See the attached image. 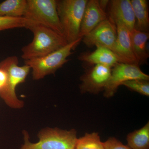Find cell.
<instances>
[{"mask_svg":"<svg viewBox=\"0 0 149 149\" xmlns=\"http://www.w3.org/2000/svg\"><path fill=\"white\" fill-rule=\"evenodd\" d=\"M25 28L32 32L33 38L32 42L22 49L21 56L24 61L44 56L68 44L63 36L41 24L28 21Z\"/></svg>","mask_w":149,"mask_h":149,"instance_id":"6da1fadb","label":"cell"},{"mask_svg":"<svg viewBox=\"0 0 149 149\" xmlns=\"http://www.w3.org/2000/svg\"><path fill=\"white\" fill-rule=\"evenodd\" d=\"M18 58L16 56H11L0 62V68L5 70L7 74L5 85L0 90V97L6 104L14 109H20L24 106V102L17 96V86L24 83L30 71V67L24 64L18 65Z\"/></svg>","mask_w":149,"mask_h":149,"instance_id":"7a4b0ae2","label":"cell"},{"mask_svg":"<svg viewBox=\"0 0 149 149\" xmlns=\"http://www.w3.org/2000/svg\"><path fill=\"white\" fill-rule=\"evenodd\" d=\"M24 144L19 149H75L77 138L75 129L69 130L58 128L42 129L38 134L39 141L32 143L29 141L27 131H23Z\"/></svg>","mask_w":149,"mask_h":149,"instance_id":"3957f363","label":"cell"},{"mask_svg":"<svg viewBox=\"0 0 149 149\" xmlns=\"http://www.w3.org/2000/svg\"><path fill=\"white\" fill-rule=\"evenodd\" d=\"M88 0L56 1L57 10L68 43L79 39L80 25Z\"/></svg>","mask_w":149,"mask_h":149,"instance_id":"277c9868","label":"cell"},{"mask_svg":"<svg viewBox=\"0 0 149 149\" xmlns=\"http://www.w3.org/2000/svg\"><path fill=\"white\" fill-rule=\"evenodd\" d=\"M82 40V38H79L44 56L24 61V64L29 65L32 70L33 80H41L47 75L55 74L58 70L67 62L68 58L72 54V51Z\"/></svg>","mask_w":149,"mask_h":149,"instance_id":"5b68a950","label":"cell"},{"mask_svg":"<svg viewBox=\"0 0 149 149\" xmlns=\"http://www.w3.org/2000/svg\"><path fill=\"white\" fill-rule=\"evenodd\" d=\"M23 17L30 23L45 26L64 37L57 10L56 0H27Z\"/></svg>","mask_w":149,"mask_h":149,"instance_id":"8992f818","label":"cell"},{"mask_svg":"<svg viewBox=\"0 0 149 149\" xmlns=\"http://www.w3.org/2000/svg\"><path fill=\"white\" fill-rule=\"evenodd\" d=\"M135 79L149 80V76L143 72L139 65L118 63L111 68L109 80L104 89V96L107 98L111 97L120 85L128 80Z\"/></svg>","mask_w":149,"mask_h":149,"instance_id":"52a82bcc","label":"cell"},{"mask_svg":"<svg viewBox=\"0 0 149 149\" xmlns=\"http://www.w3.org/2000/svg\"><path fill=\"white\" fill-rule=\"evenodd\" d=\"M117 36L116 25L108 18L98 24L82 40L89 47L101 46L113 51Z\"/></svg>","mask_w":149,"mask_h":149,"instance_id":"ba28073f","label":"cell"},{"mask_svg":"<svg viewBox=\"0 0 149 149\" xmlns=\"http://www.w3.org/2000/svg\"><path fill=\"white\" fill-rule=\"evenodd\" d=\"M111 68L102 65H93L80 77V85L82 93L98 94L104 91L110 77Z\"/></svg>","mask_w":149,"mask_h":149,"instance_id":"9c48e42d","label":"cell"},{"mask_svg":"<svg viewBox=\"0 0 149 149\" xmlns=\"http://www.w3.org/2000/svg\"><path fill=\"white\" fill-rule=\"evenodd\" d=\"M108 5V18L115 24L120 22L130 31L135 28L136 19L130 0H111Z\"/></svg>","mask_w":149,"mask_h":149,"instance_id":"30bf717a","label":"cell"},{"mask_svg":"<svg viewBox=\"0 0 149 149\" xmlns=\"http://www.w3.org/2000/svg\"><path fill=\"white\" fill-rule=\"evenodd\" d=\"M115 24L117 36L113 52L120 63L139 66L132 49L130 31L120 22H116Z\"/></svg>","mask_w":149,"mask_h":149,"instance_id":"8fae6325","label":"cell"},{"mask_svg":"<svg viewBox=\"0 0 149 149\" xmlns=\"http://www.w3.org/2000/svg\"><path fill=\"white\" fill-rule=\"evenodd\" d=\"M108 19L107 14L101 7L99 1H88L83 13L78 37L83 39L98 24Z\"/></svg>","mask_w":149,"mask_h":149,"instance_id":"7c38bea8","label":"cell"},{"mask_svg":"<svg viewBox=\"0 0 149 149\" xmlns=\"http://www.w3.org/2000/svg\"><path fill=\"white\" fill-rule=\"evenodd\" d=\"M78 59L90 65H102L111 68L120 63L119 59L112 51L101 46L96 47V49L93 52L80 54Z\"/></svg>","mask_w":149,"mask_h":149,"instance_id":"4fadbf2b","label":"cell"},{"mask_svg":"<svg viewBox=\"0 0 149 149\" xmlns=\"http://www.w3.org/2000/svg\"><path fill=\"white\" fill-rule=\"evenodd\" d=\"M130 35L133 54L139 65L146 63L149 57L146 49L149 32H141L134 28L130 31Z\"/></svg>","mask_w":149,"mask_h":149,"instance_id":"5bb4252c","label":"cell"},{"mask_svg":"<svg viewBox=\"0 0 149 149\" xmlns=\"http://www.w3.org/2000/svg\"><path fill=\"white\" fill-rule=\"evenodd\" d=\"M135 15V29L141 32H148L149 17L148 1L146 0L130 1Z\"/></svg>","mask_w":149,"mask_h":149,"instance_id":"9a60e30c","label":"cell"},{"mask_svg":"<svg viewBox=\"0 0 149 149\" xmlns=\"http://www.w3.org/2000/svg\"><path fill=\"white\" fill-rule=\"evenodd\" d=\"M127 143L131 149H149V122L139 130L127 135Z\"/></svg>","mask_w":149,"mask_h":149,"instance_id":"2e32d148","label":"cell"},{"mask_svg":"<svg viewBox=\"0 0 149 149\" xmlns=\"http://www.w3.org/2000/svg\"><path fill=\"white\" fill-rule=\"evenodd\" d=\"M27 0H6L0 3V17H23Z\"/></svg>","mask_w":149,"mask_h":149,"instance_id":"e0dca14e","label":"cell"},{"mask_svg":"<svg viewBox=\"0 0 149 149\" xmlns=\"http://www.w3.org/2000/svg\"><path fill=\"white\" fill-rule=\"evenodd\" d=\"M75 149H104L98 133H87L77 139Z\"/></svg>","mask_w":149,"mask_h":149,"instance_id":"ac0fdd59","label":"cell"},{"mask_svg":"<svg viewBox=\"0 0 149 149\" xmlns=\"http://www.w3.org/2000/svg\"><path fill=\"white\" fill-rule=\"evenodd\" d=\"M28 19L24 17H0V32L6 29L26 28Z\"/></svg>","mask_w":149,"mask_h":149,"instance_id":"d6986e66","label":"cell"},{"mask_svg":"<svg viewBox=\"0 0 149 149\" xmlns=\"http://www.w3.org/2000/svg\"><path fill=\"white\" fill-rule=\"evenodd\" d=\"M149 80L135 79L128 80L122 84L131 91L148 97L149 96Z\"/></svg>","mask_w":149,"mask_h":149,"instance_id":"ffe728a7","label":"cell"},{"mask_svg":"<svg viewBox=\"0 0 149 149\" xmlns=\"http://www.w3.org/2000/svg\"><path fill=\"white\" fill-rule=\"evenodd\" d=\"M104 149H131L114 137H111L104 142Z\"/></svg>","mask_w":149,"mask_h":149,"instance_id":"44dd1931","label":"cell"},{"mask_svg":"<svg viewBox=\"0 0 149 149\" xmlns=\"http://www.w3.org/2000/svg\"><path fill=\"white\" fill-rule=\"evenodd\" d=\"M6 78L7 74L5 70L0 68V90L5 85Z\"/></svg>","mask_w":149,"mask_h":149,"instance_id":"7402d4cb","label":"cell"},{"mask_svg":"<svg viewBox=\"0 0 149 149\" xmlns=\"http://www.w3.org/2000/svg\"><path fill=\"white\" fill-rule=\"evenodd\" d=\"M99 1L101 7L102 8V9L103 10L105 11L106 9L107 8V7L108 6L109 3V1H107V0H101V1Z\"/></svg>","mask_w":149,"mask_h":149,"instance_id":"603a6c76","label":"cell"}]
</instances>
